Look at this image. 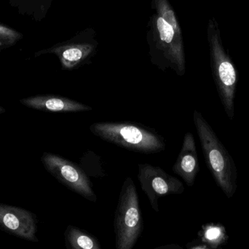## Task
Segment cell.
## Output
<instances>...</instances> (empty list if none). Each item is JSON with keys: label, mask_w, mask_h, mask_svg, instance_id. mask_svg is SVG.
<instances>
[{"label": "cell", "mask_w": 249, "mask_h": 249, "mask_svg": "<svg viewBox=\"0 0 249 249\" xmlns=\"http://www.w3.org/2000/svg\"><path fill=\"white\" fill-rule=\"evenodd\" d=\"M192 249H207L205 248V247H194V248H193Z\"/></svg>", "instance_id": "cell-14"}, {"label": "cell", "mask_w": 249, "mask_h": 249, "mask_svg": "<svg viewBox=\"0 0 249 249\" xmlns=\"http://www.w3.org/2000/svg\"><path fill=\"white\" fill-rule=\"evenodd\" d=\"M208 40L213 80L225 112L232 120L235 115L238 71L224 47L221 29L214 18L210 19L208 25Z\"/></svg>", "instance_id": "cell-3"}, {"label": "cell", "mask_w": 249, "mask_h": 249, "mask_svg": "<svg viewBox=\"0 0 249 249\" xmlns=\"http://www.w3.org/2000/svg\"><path fill=\"white\" fill-rule=\"evenodd\" d=\"M174 174L181 177L187 185H194L200 171L198 156L194 136L190 132L185 133L178 158L172 168Z\"/></svg>", "instance_id": "cell-9"}, {"label": "cell", "mask_w": 249, "mask_h": 249, "mask_svg": "<svg viewBox=\"0 0 249 249\" xmlns=\"http://www.w3.org/2000/svg\"><path fill=\"white\" fill-rule=\"evenodd\" d=\"M155 249H183L180 246L177 244H167V245L161 246Z\"/></svg>", "instance_id": "cell-12"}, {"label": "cell", "mask_w": 249, "mask_h": 249, "mask_svg": "<svg viewBox=\"0 0 249 249\" xmlns=\"http://www.w3.org/2000/svg\"><path fill=\"white\" fill-rule=\"evenodd\" d=\"M143 230V219L136 185L130 177L124 179L115 212L116 249H133Z\"/></svg>", "instance_id": "cell-4"}, {"label": "cell", "mask_w": 249, "mask_h": 249, "mask_svg": "<svg viewBox=\"0 0 249 249\" xmlns=\"http://www.w3.org/2000/svg\"><path fill=\"white\" fill-rule=\"evenodd\" d=\"M19 102L29 109L54 113L88 112L92 110V107L88 105L59 95H36L20 99Z\"/></svg>", "instance_id": "cell-8"}, {"label": "cell", "mask_w": 249, "mask_h": 249, "mask_svg": "<svg viewBox=\"0 0 249 249\" xmlns=\"http://www.w3.org/2000/svg\"><path fill=\"white\" fill-rule=\"evenodd\" d=\"M193 121L208 168L225 196L232 197L237 190L238 178L233 160L199 111L193 112Z\"/></svg>", "instance_id": "cell-1"}, {"label": "cell", "mask_w": 249, "mask_h": 249, "mask_svg": "<svg viewBox=\"0 0 249 249\" xmlns=\"http://www.w3.org/2000/svg\"><path fill=\"white\" fill-rule=\"evenodd\" d=\"M67 249H102L99 241L91 234L69 225L64 232Z\"/></svg>", "instance_id": "cell-10"}, {"label": "cell", "mask_w": 249, "mask_h": 249, "mask_svg": "<svg viewBox=\"0 0 249 249\" xmlns=\"http://www.w3.org/2000/svg\"><path fill=\"white\" fill-rule=\"evenodd\" d=\"M40 160L47 171L61 184L89 201L96 203L97 196L91 181L80 165L51 152H44Z\"/></svg>", "instance_id": "cell-5"}, {"label": "cell", "mask_w": 249, "mask_h": 249, "mask_svg": "<svg viewBox=\"0 0 249 249\" xmlns=\"http://www.w3.org/2000/svg\"><path fill=\"white\" fill-rule=\"evenodd\" d=\"M93 134L106 142L133 152L155 154L166 149L165 139L153 129L133 123H95Z\"/></svg>", "instance_id": "cell-2"}, {"label": "cell", "mask_w": 249, "mask_h": 249, "mask_svg": "<svg viewBox=\"0 0 249 249\" xmlns=\"http://www.w3.org/2000/svg\"><path fill=\"white\" fill-rule=\"evenodd\" d=\"M36 214L18 206L0 203V230L31 242L39 241Z\"/></svg>", "instance_id": "cell-7"}, {"label": "cell", "mask_w": 249, "mask_h": 249, "mask_svg": "<svg viewBox=\"0 0 249 249\" xmlns=\"http://www.w3.org/2000/svg\"><path fill=\"white\" fill-rule=\"evenodd\" d=\"M6 112V109H4V108L3 107L0 106V115H1V114L4 113V112Z\"/></svg>", "instance_id": "cell-13"}, {"label": "cell", "mask_w": 249, "mask_h": 249, "mask_svg": "<svg viewBox=\"0 0 249 249\" xmlns=\"http://www.w3.org/2000/svg\"><path fill=\"white\" fill-rule=\"evenodd\" d=\"M137 177L142 190L147 196L155 212L160 211V198L170 195H181L184 192L183 183L159 166L149 163L139 164Z\"/></svg>", "instance_id": "cell-6"}, {"label": "cell", "mask_w": 249, "mask_h": 249, "mask_svg": "<svg viewBox=\"0 0 249 249\" xmlns=\"http://www.w3.org/2000/svg\"><path fill=\"white\" fill-rule=\"evenodd\" d=\"M202 238L206 244L213 247H218L226 240L224 228L214 225H208L204 228Z\"/></svg>", "instance_id": "cell-11"}]
</instances>
